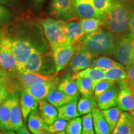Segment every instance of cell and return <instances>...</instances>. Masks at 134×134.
Wrapping results in <instances>:
<instances>
[{"label": "cell", "mask_w": 134, "mask_h": 134, "mask_svg": "<svg viewBox=\"0 0 134 134\" xmlns=\"http://www.w3.org/2000/svg\"><path fill=\"white\" fill-rule=\"evenodd\" d=\"M1 29L11 43L19 73H21L24 63L34 52H44L46 43L42 42V39L40 36H35V33L27 29L25 25L18 23Z\"/></svg>", "instance_id": "1"}, {"label": "cell", "mask_w": 134, "mask_h": 134, "mask_svg": "<svg viewBox=\"0 0 134 134\" xmlns=\"http://www.w3.org/2000/svg\"><path fill=\"white\" fill-rule=\"evenodd\" d=\"M133 4L132 0H113L111 8L103 20L104 26L114 36L120 37L130 32L129 22Z\"/></svg>", "instance_id": "2"}, {"label": "cell", "mask_w": 134, "mask_h": 134, "mask_svg": "<svg viewBox=\"0 0 134 134\" xmlns=\"http://www.w3.org/2000/svg\"><path fill=\"white\" fill-rule=\"evenodd\" d=\"M115 37L108 30L99 29L87 35L80 43V46L98 55H113L115 45Z\"/></svg>", "instance_id": "3"}, {"label": "cell", "mask_w": 134, "mask_h": 134, "mask_svg": "<svg viewBox=\"0 0 134 134\" xmlns=\"http://www.w3.org/2000/svg\"><path fill=\"white\" fill-rule=\"evenodd\" d=\"M39 24L42 27L50 47L72 44L65 34L66 22L65 21L48 18L40 20Z\"/></svg>", "instance_id": "4"}, {"label": "cell", "mask_w": 134, "mask_h": 134, "mask_svg": "<svg viewBox=\"0 0 134 134\" xmlns=\"http://www.w3.org/2000/svg\"><path fill=\"white\" fill-rule=\"evenodd\" d=\"M53 59L41 50H36L29 57L23 66L21 73H36L51 75L55 73Z\"/></svg>", "instance_id": "5"}, {"label": "cell", "mask_w": 134, "mask_h": 134, "mask_svg": "<svg viewBox=\"0 0 134 134\" xmlns=\"http://www.w3.org/2000/svg\"><path fill=\"white\" fill-rule=\"evenodd\" d=\"M80 46V45L66 44L50 47L55 73L64 69L79 49Z\"/></svg>", "instance_id": "6"}, {"label": "cell", "mask_w": 134, "mask_h": 134, "mask_svg": "<svg viewBox=\"0 0 134 134\" xmlns=\"http://www.w3.org/2000/svg\"><path fill=\"white\" fill-rule=\"evenodd\" d=\"M113 55L119 63L125 66L134 63V46L127 34L118 37Z\"/></svg>", "instance_id": "7"}, {"label": "cell", "mask_w": 134, "mask_h": 134, "mask_svg": "<svg viewBox=\"0 0 134 134\" xmlns=\"http://www.w3.org/2000/svg\"><path fill=\"white\" fill-rule=\"evenodd\" d=\"M0 30V67L9 73L18 71L16 58L11 43L5 36L2 29Z\"/></svg>", "instance_id": "8"}, {"label": "cell", "mask_w": 134, "mask_h": 134, "mask_svg": "<svg viewBox=\"0 0 134 134\" xmlns=\"http://www.w3.org/2000/svg\"><path fill=\"white\" fill-rule=\"evenodd\" d=\"M50 13L55 18L62 20H70L75 18V0H52Z\"/></svg>", "instance_id": "9"}, {"label": "cell", "mask_w": 134, "mask_h": 134, "mask_svg": "<svg viewBox=\"0 0 134 134\" xmlns=\"http://www.w3.org/2000/svg\"><path fill=\"white\" fill-rule=\"evenodd\" d=\"M129 81L119 83V91L117 105L122 111L131 113L134 109V97L129 87Z\"/></svg>", "instance_id": "10"}, {"label": "cell", "mask_w": 134, "mask_h": 134, "mask_svg": "<svg viewBox=\"0 0 134 134\" xmlns=\"http://www.w3.org/2000/svg\"><path fill=\"white\" fill-rule=\"evenodd\" d=\"M19 91H15L9 94V98L11 108V121L13 130L17 131L24 125L19 104Z\"/></svg>", "instance_id": "11"}, {"label": "cell", "mask_w": 134, "mask_h": 134, "mask_svg": "<svg viewBox=\"0 0 134 134\" xmlns=\"http://www.w3.org/2000/svg\"><path fill=\"white\" fill-rule=\"evenodd\" d=\"M119 88L115 85L104 92L96 98L97 105L101 110L114 108L117 105Z\"/></svg>", "instance_id": "12"}, {"label": "cell", "mask_w": 134, "mask_h": 134, "mask_svg": "<svg viewBox=\"0 0 134 134\" xmlns=\"http://www.w3.org/2000/svg\"><path fill=\"white\" fill-rule=\"evenodd\" d=\"M111 134H134V119L129 112H122Z\"/></svg>", "instance_id": "13"}, {"label": "cell", "mask_w": 134, "mask_h": 134, "mask_svg": "<svg viewBox=\"0 0 134 134\" xmlns=\"http://www.w3.org/2000/svg\"><path fill=\"white\" fill-rule=\"evenodd\" d=\"M27 127L32 134H47L48 125L42 118L37 109L30 114L27 119Z\"/></svg>", "instance_id": "14"}, {"label": "cell", "mask_w": 134, "mask_h": 134, "mask_svg": "<svg viewBox=\"0 0 134 134\" xmlns=\"http://www.w3.org/2000/svg\"><path fill=\"white\" fill-rule=\"evenodd\" d=\"M58 84H59V80L54 81L38 84V85L29 87L25 89L24 90L29 93L34 98H36L38 101H39V100L45 99L48 93L53 88L58 87Z\"/></svg>", "instance_id": "15"}, {"label": "cell", "mask_w": 134, "mask_h": 134, "mask_svg": "<svg viewBox=\"0 0 134 134\" xmlns=\"http://www.w3.org/2000/svg\"><path fill=\"white\" fill-rule=\"evenodd\" d=\"M19 104L22 115L24 120H26L30 114L37 110L38 101L27 92L23 90L21 91Z\"/></svg>", "instance_id": "16"}, {"label": "cell", "mask_w": 134, "mask_h": 134, "mask_svg": "<svg viewBox=\"0 0 134 134\" xmlns=\"http://www.w3.org/2000/svg\"><path fill=\"white\" fill-rule=\"evenodd\" d=\"M65 34L72 44L80 45L86 35L84 33L80 22L71 21L66 23Z\"/></svg>", "instance_id": "17"}, {"label": "cell", "mask_w": 134, "mask_h": 134, "mask_svg": "<svg viewBox=\"0 0 134 134\" xmlns=\"http://www.w3.org/2000/svg\"><path fill=\"white\" fill-rule=\"evenodd\" d=\"M83 77H86L91 80L94 91V88L96 84L99 81L105 79L104 71L96 67H88L86 69L75 73L71 78L73 80H76V78Z\"/></svg>", "instance_id": "18"}, {"label": "cell", "mask_w": 134, "mask_h": 134, "mask_svg": "<svg viewBox=\"0 0 134 134\" xmlns=\"http://www.w3.org/2000/svg\"><path fill=\"white\" fill-rule=\"evenodd\" d=\"M38 109L42 118L46 124L50 125L57 119L58 112L56 108L47 100L43 99L38 101Z\"/></svg>", "instance_id": "19"}, {"label": "cell", "mask_w": 134, "mask_h": 134, "mask_svg": "<svg viewBox=\"0 0 134 134\" xmlns=\"http://www.w3.org/2000/svg\"><path fill=\"white\" fill-rule=\"evenodd\" d=\"M91 114L95 134H111V129L102 114L101 110L96 108L92 110Z\"/></svg>", "instance_id": "20"}, {"label": "cell", "mask_w": 134, "mask_h": 134, "mask_svg": "<svg viewBox=\"0 0 134 134\" xmlns=\"http://www.w3.org/2000/svg\"><path fill=\"white\" fill-rule=\"evenodd\" d=\"M75 8L76 14L81 19L91 18H100L94 8L91 1H75Z\"/></svg>", "instance_id": "21"}, {"label": "cell", "mask_w": 134, "mask_h": 134, "mask_svg": "<svg viewBox=\"0 0 134 134\" xmlns=\"http://www.w3.org/2000/svg\"><path fill=\"white\" fill-rule=\"evenodd\" d=\"M78 98L75 99L68 103L58 108V118L66 121L79 117V113L77 110V103Z\"/></svg>", "instance_id": "22"}, {"label": "cell", "mask_w": 134, "mask_h": 134, "mask_svg": "<svg viewBox=\"0 0 134 134\" xmlns=\"http://www.w3.org/2000/svg\"><path fill=\"white\" fill-rule=\"evenodd\" d=\"M76 98H73V97L67 96L63 92L60 91L57 87L53 88L48 93L46 98V100L48 103L56 108H59L62 105L66 104Z\"/></svg>", "instance_id": "23"}, {"label": "cell", "mask_w": 134, "mask_h": 134, "mask_svg": "<svg viewBox=\"0 0 134 134\" xmlns=\"http://www.w3.org/2000/svg\"><path fill=\"white\" fill-rule=\"evenodd\" d=\"M0 130L2 132L13 130L10 101L8 98L0 105Z\"/></svg>", "instance_id": "24"}, {"label": "cell", "mask_w": 134, "mask_h": 134, "mask_svg": "<svg viewBox=\"0 0 134 134\" xmlns=\"http://www.w3.org/2000/svg\"><path fill=\"white\" fill-rule=\"evenodd\" d=\"M97 56L98 55L84 49L81 46H80L79 49L71 58V61L70 64V69L73 73H77L79 66L85 60L90 57L96 58Z\"/></svg>", "instance_id": "25"}, {"label": "cell", "mask_w": 134, "mask_h": 134, "mask_svg": "<svg viewBox=\"0 0 134 134\" xmlns=\"http://www.w3.org/2000/svg\"><path fill=\"white\" fill-rule=\"evenodd\" d=\"M105 79L114 81L115 83H123L129 81L124 66L115 67L104 71Z\"/></svg>", "instance_id": "26"}, {"label": "cell", "mask_w": 134, "mask_h": 134, "mask_svg": "<svg viewBox=\"0 0 134 134\" xmlns=\"http://www.w3.org/2000/svg\"><path fill=\"white\" fill-rule=\"evenodd\" d=\"M96 98L94 96H82L77 103V110L80 115H85L91 113L94 109L96 108Z\"/></svg>", "instance_id": "27"}, {"label": "cell", "mask_w": 134, "mask_h": 134, "mask_svg": "<svg viewBox=\"0 0 134 134\" xmlns=\"http://www.w3.org/2000/svg\"><path fill=\"white\" fill-rule=\"evenodd\" d=\"M57 88L63 93L73 98H79L80 92L78 91L76 81L71 78H66L58 85Z\"/></svg>", "instance_id": "28"}, {"label": "cell", "mask_w": 134, "mask_h": 134, "mask_svg": "<svg viewBox=\"0 0 134 134\" xmlns=\"http://www.w3.org/2000/svg\"><path fill=\"white\" fill-rule=\"evenodd\" d=\"M80 23L86 36L97 31L100 29V27L104 26L103 19L99 18L82 19Z\"/></svg>", "instance_id": "29"}, {"label": "cell", "mask_w": 134, "mask_h": 134, "mask_svg": "<svg viewBox=\"0 0 134 134\" xmlns=\"http://www.w3.org/2000/svg\"><path fill=\"white\" fill-rule=\"evenodd\" d=\"M90 66V67H96L100 68V70L105 71L115 67L121 66L122 65L108 57L103 56L93 60Z\"/></svg>", "instance_id": "30"}, {"label": "cell", "mask_w": 134, "mask_h": 134, "mask_svg": "<svg viewBox=\"0 0 134 134\" xmlns=\"http://www.w3.org/2000/svg\"><path fill=\"white\" fill-rule=\"evenodd\" d=\"M122 113V111L118 107H114L108 109L101 110L102 114L110 126L112 131L116 125Z\"/></svg>", "instance_id": "31"}, {"label": "cell", "mask_w": 134, "mask_h": 134, "mask_svg": "<svg viewBox=\"0 0 134 134\" xmlns=\"http://www.w3.org/2000/svg\"><path fill=\"white\" fill-rule=\"evenodd\" d=\"M76 83L78 91L82 96H93V89L92 81L86 77L78 78L76 79Z\"/></svg>", "instance_id": "32"}, {"label": "cell", "mask_w": 134, "mask_h": 134, "mask_svg": "<svg viewBox=\"0 0 134 134\" xmlns=\"http://www.w3.org/2000/svg\"><path fill=\"white\" fill-rule=\"evenodd\" d=\"M91 1L101 19L108 13L113 4V0H91Z\"/></svg>", "instance_id": "33"}, {"label": "cell", "mask_w": 134, "mask_h": 134, "mask_svg": "<svg viewBox=\"0 0 134 134\" xmlns=\"http://www.w3.org/2000/svg\"><path fill=\"white\" fill-rule=\"evenodd\" d=\"M14 15L9 8L0 4V29L12 23Z\"/></svg>", "instance_id": "34"}, {"label": "cell", "mask_w": 134, "mask_h": 134, "mask_svg": "<svg viewBox=\"0 0 134 134\" xmlns=\"http://www.w3.org/2000/svg\"><path fill=\"white\" fill-rule=\"evenodd\" d=\"M66 134H81L82 120L79 117L73 119L67 122L66 127Z\"/></svg>", "instance_id": "35"}, {"label": "cell", "mask_w": 134, "mask_h": 134, "mask_svg": "<svg viewBox=\"0 0 134 134\" xmlns=\"http://www.w3.org/2000/svg\"><path fill=\"white\" fill-rule=\"evenodd\" d=\"M10 75L7 78L0 80V105L9 97V94L13 93L9 86Z\"/></svg>", "instance_id": "36"}, {"label": "cell", "mask_w": 134, "mask_h": 134, "mask_svg": "<svg viewBox=\"0 0 134 134\" xmlns=\"http://www.w3.org/2000/svg\"><path fill=\"white\" fill-rule=\"evenodd\" d=\"M115 82L110 81V80L104 79L101 81H99L95 86L94 88L93 91V96L95 98H98L99 95L101 94L104 92L108 90L111 87L114 86Z\"/></svg>", "instance_id": "37"}, {"label": "cell", "mask_w": 134, "mask_h": 134, "mask_svg": "<svg viewBox=\"0 0 134 134\" xmlns=\"http://www.w3.org/2000/svg\"><path fill=\"white\" fill-rule=\"evenodd\" d=\"M81 120L82 134H95L91 113L85 114L81 118Z\"/></svg>", "instance_id": "38"}, {"label": "cell", "mask_w": 134, "mask_h": 134, "mask_svg": "<svg viewBox=\"0 0 134 134\" xmlns=\"http://www.w3.org/2000/svg\"><path fill=\"white\" fill-rule=\"evenodd\" d=\"M67 122L66 120L58 119L53 122L52 124L48 125L47 132L49 133H55L64 131L66 129Z\"/></svg>", "instance_id": "39"}, {"label": "cell", "mask_w": 134, "mask_h": 134, "mask_svg": "<svg viewBox=\"0 0 134 134\" xmlns=\"http://www.w3.org/2000/svg\"><path fill=\"white\" fill-rule=\"evenodd\" d=\"M127 75H128L129 81L134 83V63L132 64L125 66Z\"/></svg>", "instance_id": "40"}, {"label": "cell", "mask_w": 134, "mask_h": 134, "mask_svg": "<svg viewBox=\"0 0 134 134\" xmlns=\"http://www.w3.org/2000/svg\"><path fill=\"white\" fill-rule=\"evenodd\" d=\"M17 0H0V4L7 8H12L15 6Z\"/></svg>", "instance_id": "41"}, {"label": "cell", "mask_w": 134, "mask_h": 134, "mask_svg": "<svg viewBox=\"0 0 134 134\" xmlns=\"http://www.w3.org/2000/svg\"><path fill=\"white\" fill-rule=\"evenodd\" d=\"M129 28L130 32L134 34V11L130 15L129 22Z\"/></svg>", "instance_id": "42"}, {"label": "cell", "mask_w": 134, "mask_h": 134, "mask_svg": "<svg viewBox=\"0 0 134 134\" xmlns=\"http://www.w3.org/2000/svg\"><path fill=\"white\" fill-rule=\"evenodd\" d=\"M16 132L17 134H31L24 125L23 127H21V128L19 129Z\"/></svg>", "instance_id": "43"}, {"label": "cell", "mask_w": 134, "mask_h": 134, "mask_svg": "<svg viewBox=\"0 0 134 134\" xmlns=\"http://www.w3.org/2000/svg\"><path fill=\"white\" fill-rule=\"evenodd\" d=\"M9 73L0 67V80L4 79L9 76Z\"/></svg>", "instance_id": "44"}, {"label": "cell", "mask_w": 134, "mask_h": 134, "mask_svg": "<svg viewBox=\"0 0 134 134\" xmlns=\"http://www.w3.org/2000/svg\"><path fill=\"white\" fill-rule=\"evenodd\" d=\"M129 87L131 90V91L132 94H133V96L134 97V83L131 81H129Z\"/></svg>", "instance_id": "45"}, {"label": "cell", "mask_w": 134, "mask_h": 134, "mask_svg": "<svg viewBox=\"0 0 134 134\" xmlns=\"http://www.w3.org/2000/svg\"><path fill=\"white\" fill-rule=\"evenodd\" d=\"M47 134H66V132L65 131H62V132H55V133H49V132H47Z\"/></svg>", "instance_id": "46"}, {"label": "cell", "mask_w": 134, "mask_h": 134, "mask_svg": "<svg viewBox=\"0 0 134 134\" xmlns=\"http://www.w3.org/2000/svg\"><path fill=\"white\" fill-rule=\"evenodd\" d=\"M3 134H16L13 130H8V131L3 132Z\"/></svg>", "instance_id": "47"}, {"label": "cell", "mask_w": 134, "mask_h": 134, "mask_svg": "<svg viewBox=\"0 0 134 134\" xmlns=\"http://www.w3.org/2000/svg\"><path fill=\"white\" fill-rule=\"evenodd\" d=\"M75 1H91V0H75Z\"/></svg>", "instance_id": "48"}, {"label": "cell", "mask_w": 134, "mask_h": 134, "mask_svg": "<svg viewBox=\"0 0 134 134\" xmlns=\"http://www.w3.org/2000/svg\"><path fill=\"white\" fill-rule=\"evenodd\" d=\"M34 1H36V2H37V3H41V2H42L43 0H34Z\"/></svg>", "instance_id": "49"}, {"label": "cell", "mask_w": 134, "mask_h": 134, "mask_svg": "<svg viewBox=\"0 0 134 134\" xmlns=\"http://www.w3.org/2000/svg\"><path fill=\"white\" fill-rule=\"evenodd\" d=\"M131 115H132V117H133L134 119V109H133V110L131 112Z\"/></svg>", "instance_id": "50"}, {"label": "cell", "mask_w": 134, "mask_h": 134, "mask_svg": "<svg viewBox=\"0 0 134 134\" xmlns=\"http://www.w3.org/2000/svg\"><path fill=\"white\" fill-rule=\"evenodd\" d=\"M0 134H3V132L0 131Z\"/></svg>", "instance_id": "51"}, {"label": "cell", "mask_w": 134, "mask_h": 134, "mask_svg": "<svg viewBox=\"0 0 134 134\" xmlns=\"http://www.w3.org/2000/svg\"><path fill=\"white\" fill-rule=\"evenodd\" d=\"M133 3H134V1H133Z\"/></svg>", "instance_id": "52"}, {"label": "cell", "mask_w": 134, "mask_h": 134, "mask_svg": "<svg viewBox=\"0 0 134 134\" xmlns=\"http://www.w3.org/2000/svg\"><path fill=\"white\" fill-rule=\"evenodd\" d=\"M81 134H82V133H81Z\"/></svg>", "instance_id": "53"}]
</instances>
